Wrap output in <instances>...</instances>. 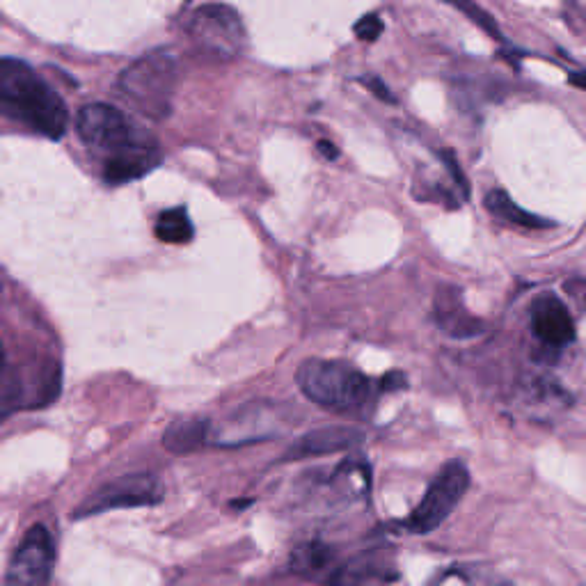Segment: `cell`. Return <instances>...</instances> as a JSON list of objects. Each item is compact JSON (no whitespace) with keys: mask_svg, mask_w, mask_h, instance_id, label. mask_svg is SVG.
<instances>
[{"mask_svg":"<svg viewBox=\"0 0 586 586\" xmlns=\"http://www.w3.org/2000/svg\"><path fill=\"white\" fill-rule=\"evenodd\" d=\"M532 330L538 342L561 348L575 342V323L568 307L552 293L538 296L532 305Z\"/></svg>","mask_w":586,"mask_h":586,"instance_id":"9c48e42d","label":"cell"},{"mask_svg":"<svg viewBox=\"0 0 586 586\" xmlns=\"http://www.w3.org/2000/svg\"><path fill=\"white\" fill-rule=\"evenodd\" d=\"M3 360H5V351H3V344H0V367H3Z\"/></svg>","mask_w":586,"mask_h":586,"instance_id":"cb8c5ba5","label":"cell"},{"mask_svg":"<svg viewBox=\"0 0 586 586\" xmlns=\"http://www.w3.org/2000/svg\"><path fill=\"white\" fill-rule=\"evenodd\" d=\"M362 440L364 435L358 429H351V426H328V429H316L293 442L287 458L296 461V458L335 454V451L358 447Z\"/></svg>","mask_w":586,"mask_h":586,"instance_id":"30bf717a","label":"cell"},{"mask_svg":"<svg viewBox=\"0 0 586 586\" xmlns=\"http://www.w3.org/2000/svg\"><path fill=\"white\" fill-rule=\"evenodd\" d=\"M161 483L149 474H131L117 481L106 483L97 493H92L76 511V518L94 516L113 509H133V506H152L161 502Z\"/></svg>","mask_w":586,"mask_h":586,"instance_id":"ba28073f","label":"cell"},{"mask_svg":"<svg viewBox=\"0 0 586 586\" xmlns=\"http://www.w3.org/2000/svg\"><path fill=\"white\" fill-rule=\"evenodd\" d=\"M296 383L316 406L332 410H351L369 397V380L342 360L310 358L298 367Z\"/></svg>","mask_w":586,"mask_h":586,"instance_id":"3957f363","label":"cell"},{"mask_svg":"<svg viewBox=\"0 0 586 586\" xmlns=\"http://www.w3.org/2000/svg\"><path fill=\"white\" fill-rule=\"evenodd\" d=\"M193 234H195L193 223H190L186 209H181V207L163 211L156 220V236H158V241H163V243L184 245V243H190Z\"/></svg>","mask_w":586,"mask_h":586,"instance_id":"2e32d148","label":"cell"},{"mask_svg":"<svg viewBox=\"0 0 586 586\" xmlns=\"http://www.w3.org/2000/svg\"><path fill=\"white\" fill-rule=\"evenodd\" d=\"M179 69L168 51L145 53L122 71L117 90L120 97L140 115L161 122L170 115Z\"/></svg>","mask_w":586,"mask_h":586,"instance_id":"7a4b0ae2","label":"cell"},{"mask_svg":"<svg viewBox=\"0 0 586 586\" xmlns=\"http://www.w3.org/2000/svg\"><path fill=\"white\" fill-rule=\"evenodd\" d=\"M380 580H397V573L387 568L385 559H380L376 552H369L360 554V557H355L353 561H348L346 566L339 568L337 573L332 575L328 586H367Z\"/></svg>","mask_w":586,"mask_h":586,"instance_id":"7c38bea8","label":"cell"},{"mask_svg":"<svg viewBox=\"0 0 586 586\" xmlns=\"http://www.w3.org/2000/svg\"><path fill=\"white\" fill-rule=\"evenodd\" d=\"M435 321L451 337H474L483 332V323L467 312L461 291L445 287L435 296Z\"/></svg>","mask_w":586,"mask_h":586,"instance_id":"8fae6325","label":"cell"},{"mask_svg":"<svg viewBox=\"0 0 586 586\" xmlns=\"http://www.w3.org/2000/svg\"><path fill=\"white\" fill-rule=\"evenodd\" d=\"M0 115L51 140L69 129V110L60 94L17 58H0Z\"/></svg>","mask_w":586,"mask_h":586,"instance_id":"6da1fadb","label":"cell"},{"mask_svg":"<svg viewBox=\"0 0 586 586\" xmlns=\"http://www.w3.org/2000/svg\"><path fill=\"white\" fill-rule=\"evenodd\" d=\"M330 561V548L323 543H305L298 545L296 552L291 554V568L300 575L319 573V570Z\"/></svg>","mask_w":586,"mask_h":586,"instance_id":"e0dca14e","label":"cell"},{"mask_svg":"<svg viewBox=\"0 0 586 586\" xmlns=\"http://www.w3.org/2000/svg\"><path fill=\"white\" fill-rule=\"evenodd\" d=\"M186 33L202 51L220 60L239 58L248 42L241 14L223 3H207L190 12Z\"/></svg>","mask_w":586,"mask_h":586,"instance_id":"5b68a950","label":"cell"},{"mask_svg":"<svg viewBox=\"0 0 586 586\" xmlns=\"http://www.w3.org/2000/svg\"><path fill=\"white\" fill-rule=\"evenodd\" d=\"M470 488V472L461 461H451L431 481L417 509L403 520V527L413 534H429L447 520L456 504Z\"/></svg>","mask_w":586,"mask_h":586,"instance_id":"8992f818","label":"cell"},{"mask_svg":"<svg viewBox=\"0 0 586 586\" xmlns=\"http://www.w3.org/2000/svg\"><path fill=\"white\" fill-rule=\"evenodd\" d=\"M451 7H456L458 12L465 14L467 19H470L474 26H479L483 33H488L493 39H502V30L497 26V21L493 19V14L483 10L474 0H445Z\"/></svg>","mask_w":586,"mask_h":586,"instance_id":"ac0fdd59","label":"cell"},{"mask_svg":"<svg viewBox=\"0 0 586 586\" xmlns=\"http://www.w3.org/2000/svg\"><path fill=\"white\" fill-rule=\"evenodd\" d=\"M483 204H486V209L493 213L495 218L504 220V223H511V225L525 227V229H543V227L554 225V223H550V220L534 216V213L520 209L518 204L511 200V195L504 193V190H490V193L486 195V202Z\"/></svg>","mask_w":586,"mask_h":586,"instance_id":"5bb4252c","label":"cell"},{"mask_svg":"<svg viewBox=\"0 0 586 586\" xmlns=\"http://www.w3.org/2000/svg\"><path fill=\"white\" fill-rule=\"evenodd\" d=\"M209 433V422H202V419H186V422L172 424L163 435V445L168 447L172 454H186V451H193L207 440Z\"/></svg>","mask_w":586,"mask_h":586,"instance_id":"9a60e30c","label":"cell"},{"mask_svg":"<svg viewBox=\"0 0 586 586\" xmlns=\"http://www.w3.org/2000/svg\"><path fill=\"white\" fill-rule=\"evenodd\" d=\"M53 561L55 550L49 529L30 527L7 566L3 586H49Z\"/></svg>","mask_w":586,"mask_h":586,"instance_id":"52a82bcc","label":"cell"},{"mask_svg":"<svg viewBox=\"0 0 586 586\" xmlns=\"http://www.w3.org/2000/svg\"><path fill=\"white\" fill-rule=\"evenodd\" d=\"M360 83L367 87V90L374 94L376 99L385 101V104H397V99H394V94H390V87H387L383 81H380L378 76H364L360 78Z\"/></svg>","mask_w":586,"mask_h":586,"instance_id":"ffe728a7","label":"cell"},{"mask_svg":"<svg viewBox=\"0 0 586 586\" xmlns=\"http://www.w3.org/2000/svg\"><path fill=\"white\" fill-rule=\"evenodd\" d=\"M161 156H158L156 147L140 149V152H129L120 156H110L104 168V177L108 184H126V181L145 177L147 172H152Z\"/></svg>","mask_w":586,"mask_h":586,"instance_id":"4fadbf2b","label":"cell"},{"mask_svg":"<svg viewBox=\"0 0 586 586\" xmlns=\"http://www.w3.org/2000/svg\"><path fill=\"white\" fill-rule=\"evenodd\" d=\"M76 131L87 147L108 154V158L156 147L154 140L140 136L122 110L108 104H87L78 110Z\"/></svg>","mask_w":586,"mask_h":586,"instance_id":"277c9868","label":"cell"},{"mask_svg":"<svg viewBox=\"0 0 586 586\" xmlns=\"http://www.w3.org/2000/svg\"><path fill=\"white\" fill-rule=\"evenodd\" d=\"M383 19L378 14H367V17L355 23V35L362 42H376V39L383 35Z\"/></svg>","mask_w":586,"mask_h":586,"instance_id":"d6986e66","label":"cell"},{"mask_svg":"<svg viewBox=\"0 0 586 586\" xmlns=\"http://www.w3.org/2000/svg\"><path fill=\"white\" fill-rule=\"evenodd\" d=\"M570 83H573V85H582V87H586V76H580V74L575 76V74H573V76H570Z\"/></svg>","mask_w":586,"mask_h":586,"instance_id":"603a6c76","label":"cell"},{"mask_svg":"<svg viewBox=\"0 0 586 586\" xmlns=\"http://www.w3.org/2000/svg\"><path fill=\"white\" fill-rule=\"evenodd\" d=\"M316 147H319V152H321L323 156H326V158H330V161H335V158L339 156L337 149L332 147V142H328V140H321Z\"/></svg>","mask_w":586,"mask_h":586,"instance_id":"7402d4cb","label":"cell"},{"mask_svg":"<svg viewBox=\"0 0 586 586\" xmlns=\"http://www.w3.org/2000/svg\"><path fill=\"white\" fill-rule=\"evenodd\" d=\"M383 387L385 390H390V387H394V390H397V387H406V378H403L401 371H392V374H387L383 378Z\"/></svg>","mask_w":586,"mask_h":586,"instance_id":"44dd1931","label":"cell"}]
</instances>
